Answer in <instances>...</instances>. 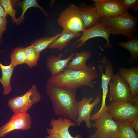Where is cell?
Segmentation results:
<instances>
[{
    "label": "cell",
    "instance_id": "5bb4252c",
    "mask_svg": "<svg viewBox=\"0 0 138 138\" xmlns=\"http://www.w3.org/2000/svg\"><path fill=\"white\" fill-rule=\"evenodd\" d=\"M96 10L101 17H113L126 11L119 0H93Z\"/></svg>",
    "mask_w": 138,
    "mask_h": 138
},
{
    "label": "cell",
    "instance_id": "277c9868",
    "mask_svg": "<svg viewBox=\"0 0 138 138\" xmlns=\"http://www.w3.org/2000/svg\"><path fill=\"white\" fill-rule=\"evenodd\" d=\"M57 22L63 29L76 32L86 30L82 20L79 7L70 4L59 14Z\"/></svg>",
    "mask_w": 138,
    "mask_h": 138
},
{
    "label": "cell",
    "instance_id": "9a60e30c",
    "mask_svg": "<svg viewBox=\"0 0 138 138\" xmlns=\"http://www.w3.org/2000/svg\"><path fill=\"white\" fill-rule=\"evenodd\" d=\"M74 56V53H72L66 58L62 59V53L58 56L49 55L46 59V66L51 76L56 75L63 72L67 64Z\"/></svg>",
    "mask_w": 138,
    "mask_h": 138
},
{
    "label": "cell",
    "instance_id": "7c38bea8",
    "mask_svg": "<svg viewBox=\"0 0 138 138\" xmlns=\"http://www.w3.org/2000/svg\"><path fill=\"white\" fill-rule=\"evenodd\" d=\"M30 115L27 112L14 113L6 123L0 127V137L16 130L27 131L31 127Z\"/></svg>",
    "mask_w": 138,
    "mask_h": 138
},
{
    "label": "cell",
    "instance_id": "603a6c76",
    "mask_svg": "<svg viewBox=\"0 0 138 138\" xmlns=\"http://www.w3.org/2000/svg\"><path fill=\"white\" fill-rule=\"evenodd\" d=\"M26 64L31 68L37 64L40 57L39 53L33 46L30 45L24 48Z\"/></svg>",
    "mask_w": 138,
    "mask_h": 138
},
{
    "label": "cell",
    "instance_id": "ffe728a7",
    "mask_svg": "<svg viewBox=\"0 0 138 138\" xmlns=\"http://www.w3.org/2000/svg\"><path fill=\"white\" fill-rule=\"evenodd\" d=\"M14 68L10 64L5 65L0 62V68L2 74V77H0V83L3 86L4 95H8L12 91L11 81Z\"/></svg>",
    "mask_w": 138,
    "mask_h": 138
},
{
    "label": "cell",
    "instance_id": "8fae6325",
    "mask_svg": "<svg viewBox=\"0 0 138 138\" xmlns=\"http://www.w3.org/2000/svg\"><path fill=\"white\" fill-rule=\"evenodd\" d=\"M110 31L109 28L100 21L98 22L95 26L88 29H86L81 37L70 47L71 48L76 45L75 48H78L82 47L89 39L96 37H101L106 40L107 43L103 45L106 48H111L112 45L109 39Z\"/></svg>",
    "mask_w": 138,
    "mask_h": 138
},
{
    "label": "cell",
    "instance_id": "7a4b0ae2",
    "mask_svg": "<svg viewBox=\"0 0 138 138\" xmlns=\"http://www.w3.org/2000/svg\"><path fill=\"white\" fill-rule=\"evenodd\" d=\"M98 75L94 66L78 70L66 69L59 74L51 76L47 82L56 86L72 88L77 89L84 86L94 88L93 81Z\"/></svg>",
    "mask_w": 138,
    "mask_h": 138
},
{
    "label": "cell",
    "instance_id": "8992f818",
    "mask_svg": "<svg viewBox=\"0 0 138 138\" xmlns=\"http://www.w3.org/2000/svg\"><path fill=\"white\" fill-rule=\"evenodd\" d=\"M41 98L37 86L33 85L24 94L9 99L8 104L14 113L27 112L33 105L40 101Z\"/></svg>",
    "mask_w": 138,
    "mask_h": 138
},
{
    "label": "cell",
    "instance_id": "2e32d148",
    "mask_svg": "<svg viewBox=\"0 0 138 138\" xmlns=\"http://www.w3.org/2000/svg\"><path fill=\"white\" fill-rule=\"evenodd\" d=\"M79 7L81 18L86 29L92 28L99 21L101 16L94 5H88L82 3Z\"/></svg>",
    "mask_w": 138,
    "mask_h": 138
},
{
    "label": "cell",
    "instance_id": "83f0119b",
    "mask_svg": "<svg viewBox=\"0 0 138 138\" xmlns=\"http://www.w3.org/2000/svg\"><path fill=\"white\" fill-rule=\"evenodd\" d=\"M119 1L126 11L132 9V11L135 12L138 10L137 0H119Z\"/></svg>",
    "mask_w": 138,
    "mask_h": 138
},
{
    "label": "cell",
    "instance_id": "5b68a950",
    "mask_svg": "<svg viewBox=\"0 0 138 138\" xmlns=\"http://www.w3.org/2000/svg\"><path fill=\"white\" fill-rule=\"evenodd\" d=\"M94 121L91 127L95 130L88 136V138H116L119 129V123L114 120L107 110Z\"/></svg>",
    "mask_w": 138,
    "mask_h": 138
},
{
    "label": "cell",
    "instance_id": "30bf717a",
    "mask_svg": "<svg viewBox=\"0 0 138 138\" xmlns=\"http://www.w3.org/2000/svg\"><path fill=\"white\" fill-rule=\"evenodd\" d=\"M98 69L101 76V87L102 90V103L98 112L101 114L107 109L106 100L109 91L108 85L115 74L113 65L105 56L101 59L100 63L98 65Z\"/></svg>",
    "mask_w": 138,
    "mask_h": 138
},
{
    "label": "cell",
    "instance_id": "f1b7e54d",
    "mask_svg": "<svg viewBox=\"0 0 138 138\" xmlns=\"http://www.w3.org/2000/svg\"><path fill=\"white\" fill-rule=\"evenodd\" d=\"M7 24L6 18L0 17V40L2 41V35L5 30Z\"/></svg>",
    "mask_w": 138,
    "mask_h": 138
},
{
    "label": "cell",
    "instance_id": "4316f807",
    "mask_svg": "<svg viewBox=\"0 0 138 138\" xmlns=\"http://www.w3.org/2000/svg\"><path fill=\"white\" fill-rule=\"evenodd\" d=\"M13 3L11 0H0V4L4 9L6 16L10 15L13 22L17 25V18L16 17V11L14 8Z\"/></svg>",
    "mask_w": 138,
    "mask_h": 138
},
{
    "label": "cell",
    "instance_id": "4fadbf2b",
    "mask_svg": "<svg viewBox=\"0 0 138 138\" xmlns=\"http://www.w3.org/2000/svg\"><path fill=\"white\" fill-rule=\"evenodd\" d=\"M101 99L99 95H97L94 101L91 103L93 100L92 97H83L78 101L77 117L76 124L79 126L81 123L84 121L86 127L88 129L91 127L92 123L90 118L91 111L94 107L99 103Z\"/></svg>",
    "mask_w": 138,
    "mask_h": 138
},
{
    "label": "cell",
    "instance_id": "7402d4cb",
    "mask_svg": "<svg viewBox=\"0 0 138 138\" xmlns=\"http://www.w3.org/2000/svg\"><path fill=\"white\" fill-rule=\"evenodd\" d=\"M17 4L19 7L22 9L21 15L17 18V22L16 25L22 23L24 21V15L27 10L31 7H37L39 8L47 17L49 16L48 12L39 4L36 0H24L22 1H18Z\"/></svg>",
    "mask_w": 138,
    "mask_h": 138
},
{
    "label": "cell",
    "instance_id": "e0dca14e",
    "mask_svg": "<svg viewBox=\"0 0 138 138\" xmlns=\"http://www.w3.org/2000/svg\"><path fill=\"white\" fill-rule=\"evenodd\" d=\"M118 73L129 85L131 91V98L138 96V67L132 66L129 69L121 68Z\"/></svg>",
    "mask_w": 138,
    "mask_h": 138
},
{
    "label": "cell",
    "instance_id": "52a82bcc",
    "mask_svg": "<svg viewBox=\"0 0 138 138\" xmlns=\"http://www.w3.org/2000/svg\"><path fill=\"white\" fill-rule=\"evenodd\" d=\"M108 98L110 102H129L131 91L128 83L118 73L109 83Z\"/></svg>",
    "mask_w": 138,
    "mask_h": 138
},
{
    "label": "cell",
    "instance_id": "cb8c5ba5",
    "mask_svg": "<svg viewBox=\"0 0 138 138\" xmlns=\"http://www.w3.org/2000/svg\"><path fill=\"white\" fill-rule=\"evenodd\" d=\"M119 123V129L116 138H138V134L128 121Z\"/></svg>",
    "mask_w": 138,
    "mask_h": 138
},
{
    "label": "cell",
    "instance_id": "6da1fadb",
    "mask_svg": "<svg viewBox=\"0 0 138 138\" xmlns=\"http://www.w3.org/2000/svg\"><path fill=\"white\" fill-rule=\"evenodd\" d=\"M77 89L56 86L48 82L45 87L46 93L51 100L55 114L70 119L76 123L78 101Z\"/></svg>",
    "mask_w": 138,
    "mask_h": 138
},
{
    "label": "cell",
    "instance_id": "f546056e",
    "mask_svg": "<svg viewBox=\"0 0 138 138\" xmlns=\"http://www.w3.org/2000/svg\"><path fill=\"white\" fill-rule=\"evenodd\" d=\"M129 122L135 132L138 134V116Z\"/></svg>",
    "mask_w": 138,
    "mask_h": 138
},
{
    "label": "cell",
    "instance_id": "4dcf8cb0",
    "mask_svg": "<svg viewBox=\"0 0 138 138\" xmlns=\"http://www.w3.org/2000/svg\"><path fill=\"white\" fill-rule=\"evenodd\" d=\"M129 102L133 105L138 106V96L131 98Z\"/></svg>",
    "mask_w": 138,
    "mask_h": 138
},
{
    "label": "cell",
    "instance_id": "d4e9b609",
    "mask_svg": "<svg viewBox=\"0 0 138 138\" xmlns=\"http://www.w3.org/2000/svg\"><path fill=\"white\" fill-rule=\"evenodd\" d=\"M61 33L57 34L52 37H44L33 41L30 45L34 47L38 52H41L49 47L60 35Z\"/></svg>",
    "mask_w": 138,
    "mask_h": 138
},
{
    "label": "cell",
    "instance_id": "3957f363",
    "mask_svg": "<svg viewBox=\"0 0 138 138\" xmlns=\"http://www.w3.org/2000/svg\"><path fill=\"white\" fill-rule=\"evenodd\" d=\"M99 21L109 29L111 34L113 35L122 34L130 40L135 36L138 19L126 11L114 17H101Z\"/></svg>",
    "mask_w": 138,
    "mask_h": 138
},
{
    "label": "cell",
    "instance_id": "ba28073f",
    "mask_svg": "<svg viewBox=\"0 0 138 138\" xmlns=\"http://www.w3.org/2000/svg\"><path fill=\"white\" fill-rule=\"evenodd\" d=\"M107 111L115 121H130L138 116V106L129 102H110L107 106Z\"/></svg>",
    "mask_w": 138,
    "mask_h": 138
},
{
    "label": "cell",
    "instance_id": "9c48e42d",
    "mask_svg": "<svg viewBox=\"0 0 138 138\" xmlns=\"http://www.w3.org/2000/svg\"><path fill=\"white\" fill-rule=\"evenodd\" d=\"M51 128L47 129L48 134L46 138H83L82 136L77 134L72 136L69 129L72 126H77L76 123L71 119L61 117L56 119H53L50 122Z\"/></svg>",
    "mask_w": 138,
    "mask_h": 138
},
{
    "label": "cell",
    "instance_id": "d6a6232c",
    "mask_svg": "<svg viewBox=\"0 0 138 138\" xmlns=\"http://www.w3.org/2000/svg\"><path fill=\"white\" fill-rule=\"evenodd\" d=\"M1 42H2V41L0 40V43H1Z\"/></svg>",
    "mask_w": 138,
    "mask_h": 138
},
{
    "label": "cell",
    "instance_id": "484cf974",
    "mask_svg": "<svg viewBox=\"0 0 138 138\" xmlns=\"http://www.w3.org/2000/svg\"><path fill=\"white\" fill-rule=\"evenodd\" d=\"M10 64L14 67L17 65L26 63L24 48H16L12 50L10 54Z\"/></svg>",
    "mask_w": 138,
    "mask_h": 138
},
{
    "label": "cell",
    "instance_id": "1f68e13d",
    "mask_svg": "<svg viewBox=\"0 0 138 138\" xmlns=\"http://www.w3.org/2000/svg\"><path fill=\"white\" fill-rule=\"evenodd\" d=\"M6 17L4 9L2 6L0 4V17L6 18Z\"/></svg>",
    "mask_w": 138,
    "mask_h": 138
},
{
    "label": "cell",
    "instance_id": "d6986e66",
    "mask_svg": "<svg viewBox=\"0 0 138 138\" xmlns=\"http://www.w3.org/2000/svg\"><path fill=\"white\" fill-rule=\"evenodd\" d=\"M80 32L76 33L63 29L60 36L49 47V48L58 49L61 51L73 39L81 36Z\"/></svg>",
    "mask_w": 138,
    "mask_h": 138
},
{
    "label": "cell",
    "instance_id": "ac0fdd59",
    "mask_svg": "<svg viewBox=\"0 0 138 138\" xmlns=\"http://www.w3.org/2000/svg\"><path fill=\"white\" fill-rule=\"evenodd\" d=\"M91 52L84 51L74 54L75 57L72 58L66 67L67 69L78 70L86 68L88 66L86 64L87 60L91 57Z\"/></svg>",
    "mask_w": 138,
    "mask_h": 138
},
{
    "label": "cell",
    "instance_id": "44dd1931",
    "mask_svg": "<svg viewBox=\"0 0 138 138\" xmlns=\"http://www.w3.org/2000/svg\"><path fill=\"white\" fill-rule=\"evenodd\" d=\"M117 44L127 50L130 53L128 61L129 64L137 63L138 62V40L134 36L129 40L125 42H118Z\"/></svg>",
    "mask_w": 138,
    "mask_h": 138
}]
</instances>
